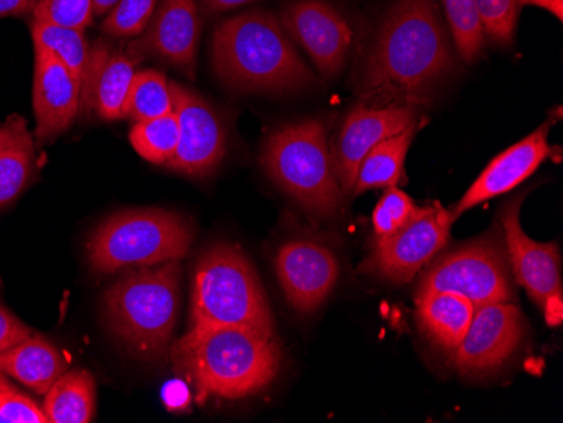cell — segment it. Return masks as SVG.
Returning a JSON list of instances; mask_svg holds the SVG:
<instances>
[{"instance_id":"484cf974","label":"cell","mask_w":563,"mask_h":423,"mask_svg":"<svg viewBox=\"0 0 563 423\" xmlns=\"http://www.w3.org/2000/svg\"><path fill=\"white\" fill-rule=\"evenodd\" d=\"M173 112V94L166 75L154 69L135 73L123 107V119L145 122Z\"/></svg>"},{"instance_id":"74e56055","label":"cell","mask_w":563,"mask_h":423,"mask_svg":"<svg viewBox=\"0 0 563 423\" xmlns=\"http://www.w3.org/2000/svg\"><path fill=\"white\" fill-rule=\"evenodd\" d=\"M250 2H255V0H202L205 9H207L208 12H211V14L230 11V9L242 8V5L250 4Z\"/></svg>"},{"instance_id":"83f0119b","label":"cell","mask_w":563,"mask_h":423,"mask_svg":"<svg viewBox=\"0 0 563 423\" xmlns=\"http://www.w3.org/2000/svg\"><path fill=\"white\" fill-rule=\"evenodd\" d=\"M442 4L459 56L466 63L476 62L486 44L476 0H442Z\"/></svg>"},{"instance_id":"8d00e7d4","label":"cell","mask_w":563,"mask_h":423,"mask_svg":"<svg viewBox=\"0 0 563 423\" xmlns=\"http://www.w3.org/2000/svg\"><path fill=\"white\" fill-rule=\"evenodd\" d=\"M37 0H0V18L33 14Z\"/></svg>"},{"instance_id":"d4e9b609","label":"cell","mask_w":563,"mask_h":423,"mask_svg":"<svg viewBox=\"0 0 563 423\" xmlns=\"http://www.w3.org/2000/svg\"><path fill=\"white\" fill-rule=\"evenodd\" d=\"M31 36L34 47L58 58L78 80L84 81L90 63V49L85 31L69 30L46 22L33 21Z\"/></svg>"},{"instance_id":"7c38bea8","label":"cell","mask_w":563,"mask_h":423,"mask_svg":"<svg viewBox=\"0 0 563 423\" xmlns=\"http://www.w3.org/2000/svg\"><path fill=\"white\" fill-rule=\"evenodd\" d=\"M420 122V109L407 105L354 107L341 127L340 137L331 148L338 179L344 194L353 191L357 167L366 154L385 138L400 134L413 123Z\"/></svg>"},{"instance_id":"e575fe53","label":"cell","mask_w":563,"mask_h":423,"mask_svg":"<svg viewBox=\"0 0 563 423\" xmlns=\"http://www.w3.org/2000/svg\"><path fill=\"white\" fill-rule=\"evenodd\" d=\"M161 398L169 412H185L191 407L192 391L185 378H176L164 385Z\"/></svg>"},{"instance_id":"d590c367","label":"cell","mask_w":563,"mask_h":423,"mask_svg":"<svg viewBox=\"0 0 563 423\" xmlns=\"http://www.w3.org/2000/svg\"><path fill=\"white\" fill-rule=\"evenodd\" d=\"M543 312H545V321L550 327L562 326L563 321V297L562 290L550 293L545 302L542 304Z\"/></svg>"},{"instance_id":"1f68e13d","label":"cell","mask_w":563,"mask_h":423,"mask_svg":"<svg viewBox=\"0 0 563 423\" xmlns=\"http://www.w3.org/2000/svg\"><path fill=\"white\" fill-rule=\"evenodd\" d=\"M93 0H37L33 21L85 31L93 22Z\"/></svg>"},{"instance_id":"4fadbf2b","label":"cell","mask_w":563,"mask_h":423,"mask_svg":"<svg viewBox=\"0 0 563 423\" xmlns=\"http://www.w3.org/2000/svg\"><path fill=\"white\" fill-rule=\"evenodd\" d=\"M280 22L324 77H336L353 41V31L336 8L324 0H297L284 9Z\"/></svg>"},{"instance_id":"f1b7e54d","label":"cell","mask_w":563,"mask_h":423,"mask_svg":"<svg viewBox=\"0 0 563 423\" xmlns=\"http://www.w3.org/2000/svg\"><path fill=\"white\" fill-rule=\"evenodd\" d=\"M420 208L422 207L416 204V201L397 186L385 189L375 211H373L375 238H385V236L394 235L395 232L404 229L408 221L417 216Z\"/></svg>"},{"instance_id":"7a4b0ae2","label":"cell","mask_w":563,"mask_h":423,"mask_svg":"<svg viewBox=\"0 0 563 423\" xmlns=\"http://www.w3.org/2000/svg\"><path fill=\"white\" fill-rule=\"evenodd\" d=\"M174 369L195 388L196 402L239 400L277 378L282 353L275 336L230 326H191L170 346Z\"/></svg>"},{"instance_id":"5b68a950","label":"cell","mask_w":563,"mask_h":423,"mask_svg":"<svg viewBox=\"0 0 563 423\" xmlns=\"http://www.w3.org/2000/svg\"><path fill=\"white\" fill-rule=\"evenodd\" d=\"M181 290V267L167 261L126 274L106 293L110 330L145 359H161L169 352Z\"/></svg>"},{"instance_id":"d6a6232c","label":"cell","mask_w":563,"mask_h":423,"mask_svg":"<svg viewBox=\"0 0 563 423\" xmlns=\"http://www.w3.org/2000/svg\"><path fill=\"white\" fill-rule=\"evenodd\" d=\"M0 423H49L43 407L22 393L4 371H0Z\"/></svg>"},{"instance_id":"8fae6325","label":"cell","mask_w":563,"mask_h":423,"mask_svg":"<svg viewBox=\"0 0 563 423\" xmlns=\"http://www.w3.org/2000/svg\"><path fill=\"white\" fill-rule=\"evenodd\" d=\"M525 333L527 321L515 302L479 305L455 352L457 371L466 378L486 377L498 371L514 358Z\"/></svg>"},{"instance_id":"44dd1931","label":"cell","mask_w":563,"mask_h":423,"mask_svg":"<svg viewBox=\"0 0 563 423\" xmlns=\"http://www.w3.org/2000/svg\"><path fill=\"white\" fill-rule=\"evenodd\" d=\"M0 371L21 381L34 393L46 394L56 380L68 371V363L55 344L31 334L8 352L0 353Z\"/></svg>"},{"instance_id":"30bf717a","label":"cell","mask_w":563,"mask_h":423,"mask_svg":"<svg viewBox=\"0 0 563 423\" xmlns=\"http://www.w3.org/2000/svg\"><path fill=\"white\" fill-rule=\"evenodd\" d=\"M173 112L179 122V145L167 169L189 178H210L227 154V132L217 110L195 91L169 81Z\"/></svg>"},{"instance_id":"ab89813d","label":"cell","mask_w":563,"mask_h":423,"mask_svg":"<svg viewBox=\"0 0 563 423\" xmlns=\"http://www.w3.org/2000/svg\"><path fill=\"white\" fill-rule=\"evenodd\" d=\"M22 123H25L24 120H22L21 116L14 115L0 125V148L4 147V145L11 141L12 135L19 131Z\"/></svg>"},{"instance_id":"ba28073f","label":"cell","mask_w":563,"mask_h":423,"mask_svg":"<svg viewBox=\"0 0 563 423\" xmlns=\"http://www.w3.org/2000/svg\"><path fill=\"white\" fill-rule=\"evenodd\" d=\"M505 245L495 235L483 236L442 255L420 280L417 292H451L474 308L492 302H515Z\"/></svg>"},{"instance_id":"60d3db41","label":"cell","mask_w":563,"mask_h":423,"mask_svg":"<svg viewBox=\"0 0 563 423\" xmlns=\"http://www.w3.org/2000/svg\"><path fill=\"white\" fill-rule=\"evenodd\" d=\"M119 0H93V15H107L113 8H115Z\"/></svg>"},{"instance_id":"9a60e30c","label":"cell","mask_w":563,"mask_h":423,"mask_svg":"<svg viewBox=\"0 0 563 423\" xmlns=\"http://www.w3.org/2000/svg\"><path fill=\"white\" fill-rule=\"evenodd\" d=\"M553 123L555 120H547L537 131L496 156L464 192L463 198L459 199L454 210H451L452 218L457 220L461 214L479 207L484 201L514 191L533 176L553 156V147L549 144Z\"/></svg>"},{"instance_id":"7402d4cb","label":"cell","mask_w":563,"mask_h":423,"mask_svg":"<svg viewBox=\"0 0 563 423\" xmlns=\"http://www.w3.org/2000/svg\"><path fill=\"white\" fill-rule=\"evenodd\" d=\"M420 123V122H419ZM419 123H413L400 134L376 144L357 167L351 194L360 196L372 189L395 188L405 179V159L412 145Z\"/></svg>"},{"instance_id":"f546056e","label":"cell","mask_w":563,"mask_h":423,"mask_svg":"<svg viewBox=\"0 0 563 423\" xmlns=\"http://www.w3.org/2000/svg\"><path fill=\"white\" fill-rule=\"evenodd\" d=\"M156 9L157 0H119L101 30L113 37H139L147 30Z\"/></svg>"},{"instance_id":"ffe728a7","label":"cell","mask_w":563,"mask_h":423,"mask_svg":"<svg viewBox=\"0 0 563 423\" xmlns=\"http://www.w3.org/2000/svg\"><path fill=\"white\" fill-rule=\"evenodd\" d=\"M416 305L422 333L454 358L476 308L464 297L451 292H417Z\"/></svg>"},{"instance_id":"6da1fadb","label":"cell","mask_w":563,"mask_h":423,"mask_svg":"<svg viewBox=\"0 0 563 423\" xmlns=\"http://www.w3.org/2000/svg\"><path fill=\"white\" fill-rule=\"evenodd\" d=\"M455 69L435 0H397L366 53L356 91L368 105L420 107Z\"/></svg>"},{"instance_id":"cb8c5ba5","label":"cell","mask_w":563,"mask_h":423,"mask_svg":"<svg viewBox=\"0 0 563 423\" xmlns=\"http://www.w3.org/2000/svg\"><path fill=\"white\" fill-rule=\"evenodd\" d=\"M34 169V142L22 123L11 141L0 148V210L14 203L30 182Z\"/></svg>"},{"instance_id":"3957f363","label":"cell","mask_w":563,"mask_h":423,"mask_svg":"<svg viewBox=\"0 0 563 423\" xmlns=\"http://www.w3.org/2000/svg\"><path fill=\"white\" fill-rule=\"evenodd\" d=\"M211 62L218 78L236 90L289 91L316 84L314 73L271 12H245L221 22L213 34Z\"/></svg>"},{"instance_id":"2e32d148","label":"cell","mask_w":563,"mask_h":423,"mask_svg":"<svg viewBox=\"0 0 563 423\" xmlns=\"http://www.w3.org/2000/svg\"><path fill=\"white\" fill-rule=\"evenodd\" d=\"M141 59L131 43H95L81 81L80 113H97L103 120L123 119L126 94Z\"/></svg>"},{"instance_id":"9c48e42d","label":"cell","mask_w":563,"mask_h":423,"mask_svg":"<svg viewBox=\"0 0 563 423\" xmlns=\"http://www.w3.org/2000/svg\"><path fill=\"white\" fill-rule=\"evenodd\" d=\"M454 221L451 210H445L441 203L420 208L404 229L375 240L372 254L360 270L398 286L412 282L417 274L444 251Z\"/></svg>"},{"instance_id":"8992f818","label":"cell","mask_w":563,"mask_h":423,"mask_svg":"<svg viewBox=\"0 0 563 423\" xmlns=\"http://www.w3.org/2000/svg\"><path fill=\"white\" fill-rule=\"evenodd\" d=\"M191 326L245 327L275 336L264 287L236 246L221 243L199 258L192 283Z\"/></svg>"},{"instance_id":"836d02e7","label":"cell","mask_w":563,"mask_h":423,"mask_svg":"<svg viewBox=\"0 0 563 423\" xmlns=\"http://www.w3.org/2000/svg\"><path fill=\"white\" fill-rule=\"evenodd\" d=\"M33 334L31 327L19 321L12 312L0 304V353L8 352Z\"/></svg>"},{"instance_id":"ac0fdd59","label":"cell","mask_w":563,"mask_h":423,"mask_svg":"<svg viewBox=\"0 0 563 423\" xmlns=\"http://www.w3.org/2000/svg\"><path fill=\"white\" fill-rule=\"evenodd\" d=\"M520 201H511L501 213L506 257L518 286L523 287L531 301L542 308L550 293L562 290V258L555 243L534 242L523 232Z\"/></svg>"},{"instance_id":"4316f807","label":"cell","mask_w":563,"mask_h":423,"mask_svg":"<svg viewBox=\"0 0 563 423\" xmlns=\"http://www.w3.org/2000/svg\"><path fill=\"white\" fill-rule=\"evenodd\" d=\"M132 147L151 164L164 166L173 159L179 145V122L176 113L137 122L131 129Z\"/></svg>"},{"instance_id":"277c9868","label":"cell","mask_w":563,"mask_h":423,"mask_svg":"<svg viewBox=\"0 0 563 423\" xmlns=\"http://www.w3.org/2000/svg\"><path fill=\"white\" fill-rule=\"evenodd\" d=\"M261 164L271 181L311 216L332 220L343 210L344 192L322 120H300L272 132Z\"/></svg>"},{"instance_id":"d6986e66","label":"cell","mask_w":563,"mask_h":423,"mask_svg":"<svg viewBox=\"0 0 563 423\" xmlns=\"http://www.w3.org/2000/svg\"><path fill=\"white\" fill-rule=\"evenodd\" d=\"M36 49L33 105L36 115V138L40 144L65 134L80 115L81 84L51 53Z\"/></svg>"},{"instance_id":"f35d334b","label":"cell","mask_w":563,"mask_h":423,"mask_svg":"<svg viewBox=\"0 0 563 423\" xmlns=\"http://www.w3.org/2000/svg\"><path fill=\"white\" fill-rule=\"evenodd\" d=\"M520 5H534V8L545 9L550 14L555 15L559 21L563 19V0H518Z\"/></svg>"},{"instance_id":"5bb4252c","label":"cell","mask_w":563,"mask_h":423,"mask_svg":"<svg viewBox=\"0 0 563 423\" xmlns=\"http://www.w3.org/2000/svg\"><path fill=\"white\" fill-rule=\"evenodd\" d=\"M275 267L287 301L302 314L321 308L340 277L334 254L312 240H296L282 246Z\"/></svg>"},{"instance_id":"4dcf8cb0","label":"cell","mask_w":563,"mask_h":423,"mask_svg":"<svg viewBox=\"0 0 563 423\" xmlns=\"http://www.w3.org/2000/svg\"><path fill=\"white\" fill-rule=\"evenodd\" d=\"M484 34L493 43L508 46L517 33L520 2L518 0H476Z\"/></svg>"},{"instance_id":"e0dca14e","label":"cell","mask_w":563,"mask_h":423,"mask_svg":"<svg viewBox=\"0 0 563 423\" xmlns=\"http://www.w3.org/2000/svg\"><path fill=\"white\" fill-rule=\"evenodd\" d=\"M201 18L196 0H163L144 34L132 41V47L144 58L154 55L196 77Z\"/></svg>"},{"instance_id":"603a6c76","label":"cell","mask_w":563,"mask_h":423,"mask_svg":"<svg viewBox=\"0 0 563 423\" xmlns=\"http://www.w3.org/2000/svg\"><path fill=\"white\" fill-rule=\"evenodd\" d=\"M97 385L85 369L66 371L44 394L43 409L49 423H90L95 416Z\"/></svg>"},{"instance_id":"52a82bcc","label":"cell","mask_w":563,"mask_h":423,"mask_svg":"<svg viewBox=\"0 0 563 423\" xmlns=\"http://www.w3.org/2000/svg\"><path fill=\"white\" fill-rule=\"evenodd\" d=\"M195 240V230L179 214L159 208L120 211L107 218L87 243L97 274L179 261Z\"/></svg>"}]
</instances>
